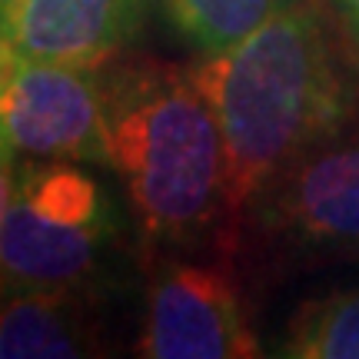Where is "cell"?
Listing matches in <instances>:
<instances>
[{
	"instance_id": "4fadbf2b",
	"label": "cell",
	"mask_w": 359,
	"mask_h": 359,
	"mask_svg": "<svg viewBox=\"0 0 359 359\" xmlns=\"http://www.w3.org/2000/svg\"><path fill=\"white\" fill-rule=\"evenodd\" d=\"M7 53H11V47H7V37H4V20H0V74H4V64H7Z\"/></svg>"
},
{
	"instance_id": "30bf717a",
	"label": "cell",
	"mask_w": 359,
	"mask_h": 359,
	"mask_svg": "<svg viewBox=\"0 0 359 359\" xmlns=\"http://www.w3.org/2000/svg\"><path fill=\"white\" fill-rule=\"evenodd\" d=\"M280 4L283 0H160L167 20L200 53L236 43Z\"/></svg>"
},
{
	"instance_id": "3957f363",
	"label": "cell",
	"mask_w": 359,
	"mask_h": 359,
	"mask_svg": "<svg viewBox=\"0 0 359 359\" xmlns=\"http://www.w3.org/2000/svg\"><path fill=\"white\" fill-rule=\"evenodd\" d=\"M110 243L100 183L74 160H27L0 226L7 286H87Z\"/></svg>"
},
{
	"instance_id": "7c38bea8",
	"label": "cell",
	"mask_w": 359,
	"mask_h": 359,
	"mask_svg": "<svg viewBox=\"0 0 359 359\" xmlns=\"http://www.w3.org/2000/svg\"><path fill=\"white\" fill-rule=\"evenodd\" d=\"M13 154L7 143L0 140V226H4V219H7V210H11V200H13V190H17V167H13ZM4 283V280H0Z\"/></svg>"
},
{
	"instance_id": "6da1fadb",
	"label": "cell",
	"mask_w": 359,
	"mask_h": 359,
	"mask_svg": "<svg viewBox=\"0 0 359 359\" xmlns=\"http://www.w3.org/2000/svg\"><path fill=\"white\" fill-rule=\"evenodd\" d=\"M190 67L219 120L230 217L336 137L353 110L339 57L306 0H283L246 37Z\"/></svg>"
},
{
	"instance_id": "9c48e42d",
	"label": "cell",
	"mask_w": 359,
	"mask_h": 359,
	"mask_svg": "<svg viewBox=\"0 0 359 359\" xmlns=\"http://www.w3.org/2000/svg\"><path fill=\"white\" fill-rule=\"evenodd\" d=\"M283 356L359 359V286L299 303L286 323Z\"/></svg>"
},
{
	"instance_id": "8fae6325",
	"label": "cell",
	"mask_w": 359,
	"mask_h": 359,
	"mask_svg": "<svg viewBox=\"0 0 359 359\" xmlns=\"http://www.w3.org/2000/svg\"><path fill=\"white\" fill-rule=\"evenodd\" d=\"M326 7L333 13V20L339 24V34H343L346 47L353 50L359 64V0H326Z\"/></svg>"
},
{
	"instance_id": "5b68a950",
	"label": "cell",
	"mask_w": 359,
	"mask_h": 359,
	"mask_svg": "<svg viewBox=\"0 0 359 359\" xmlns=\"http://www.w3.org/2000/svg\"><path fill=\"white\" fill-rule=\"evenodd\" d=\"M0 140L27 160L107 163L100 70L7 53Z\"/></svg>"
},
{
	"instance_id": "277c9868",
	"label": "cell",
	"mask_w": 359,
	"mask_h": 359,
	"mask_svg": "<svg viewBox=\"0 0 359 359\" xmlns=\"http://www.w3.org/2000/svg\"><path fill=\"white\" fill-rule=\"evenodd\" d=\"M246 210L290 257H359V133L339 130L313 147Z\"/></svg>"
},
{
	"instance_id": "52a82bcc",
	"label": "cell",
	"mask_w": 359,
	"mask_h": 359,
	"mask_svg": "<svg viewBox=\"0 0 359 359\" xmlns=\"http://www.w3.org/2000/svg\"><path fill=\"white\" fill-rule=\"evenodd\" d=\"M0 20L17 57L100 70L140 30L143 0H0Z\"/></svg>"
},
{
	"instance_id": "ba28073f",
	"label": "cell",
	"mask_w": 359,
	"mask_h": 359,
	"mask_svg": "<svg viewBox=\"0 0 359 359\" xmlns=\"http://www.w3.org/2000/svg\"><path fill=\"white\" fill-rule=\"evenodd\" d=\"M100 320L83 286H13L0 303V359L97 356Z\"/></svg>"
},
{
	"instance_id": "7a4b0ae2",
	"label": "cell",
	"mask_w": 359,
	"mask_h": 359,
	"mask_svg": "<svg viewBox=\"0 0 359 359\" xmlns=\"http://www.w3.org/2000/svg\"><path fill=\"white\" fill-rule=\"evenodd\" d=\"M100 90L107 167L150 243H193L230 217L226 147L193 67L120 53Z\"/></svg>"
},
{
	"instance_id": "8992f818",
	"label": "cell",
	"mask_w": 359,
	"mask_h": 359,
	"mask_svg": "<svg viewBox=\"0 0 359 359\" xmlns=\"http://www.w3.org/2000/svg\"><path fill=\"white\" fill-rule=\"evenodd\" d=\"M236 283L217 266L173 263L147 290L137 356L143 359H253L259 356Z\"/></svg>"
}]
</instances>
